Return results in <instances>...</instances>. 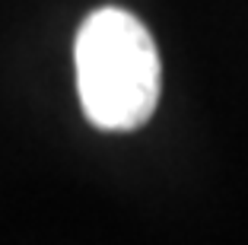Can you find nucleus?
Returning a JSON list of instances; mask_svg holds the SVG:
<instances>
[{
    "mask_svg": "<svg viewBox=\"0 0 248 245\" xmlns=\"http://www.w3.org/2000/svg\"><path fill=\"white\" fill-rule=\"evenodd\" d=\"M83 115L99 131H137L153 118L162 89L159 51L143 22L121 7L83 19L73 42Z\"/></svg>",
    "mask_w": 248,
    "mask_h": 245,
    "instance_id": "obj_1",
    "label": "nucleus"
}]
</instances>
